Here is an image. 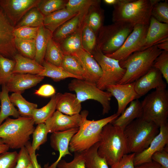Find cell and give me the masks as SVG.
<instances>
[{
	"instance_id": "cell-55",
	"label": "cell",
	"mask_w": 168,
	"mask_h": 168,
	"mask_svg": "<svg viewBox=\"0 0 168 168\" xmlns=\"http://www.w3.org/2000/svg\"><path fill=\"white\" fill-rule=\"evenodd\" d=\"M157 48L162 51H168V40L163 41L156 45Z\"/></svg>"
},
{
	"instance_id": "cell-4",
	"label": "cell",
	"mask_w": 168,
	"mask_h": 168,
	"mask_svg": "<svg viewBox=\"0 0 168 168\" xmlns=\"http://www.w3.org/2000/svg\"><path fill=\"white\" fill-rule=\"evenodd\" d=\"M35 124L32 117H8L0 125V138L10 148L21 149L29 142L35 128Z\"/></svg>"
},
{
	"instance_id": "cell-51",
	"label": "cell",
	"mask_w": 168,
	"mask_h": 168,
	"mask_svg": "<svg viewBox=\"0 0 168 168\" xmlns=\"http://www.w3.org/2000/svg\"><path fill=\"white\" fill-rule=\"evenodd\" d=\"M134 153L124 155L117 163L110 166V168H135L134 164Z\"/></svg>"
},
{
	"instance_id": "cell-43",
	"label": "cell",
	"mask_w": 168,
	"mask_h": 168,
	"mask_svg": "<svg viewBox=\"0 0 168 168\" xmlns=\"http://www.w3.org/2000/svg\"><path fill=\"white\" fill-rule=\"evenodd\" d=\"M48 133L44 123L38 124L32 133L31 147L33 150L36 152L39 149L40 145L46 142Z\"/></svg>"
},
{
	"instance_id": "cell-11",
	"label": "cell",
	"mask_w": 168,
	"mask_h": 168,
	"mask_svg": "<svg viewBox=\"0 0 168 168\" xmlns=\"http://www.w3.org/2000/svg\"><path fill=\"white\" fill-rule=\"evenodd\" d=\"M148 26L135 25L121 47L114 53L106 56L119 60L123 61L135 52L140 51L146 37Z\"/></svg>"
},
{
	"instance_id": "cell-15",
	"label": "cell",
	"mask_w": 168,
	"mask_h": 168,
	"mask_svg": "<svg viewBox=\"0 0 168 168\" xmlns=\"http://www.w3.org/2000/svg\"><path fill=\"white\" fill-rule=\"evenodd\" d=\"M168 144V124L160 127L158 134L153 138L149 146L142 152L135 154L134 164L136 166L152 161L151 157L156 152L164 149Z\"/></svg>"
},
{
	"instance_id": "cell-41",
	"label": "cell",
	"mask_w": 168,
	"mask_h": 168,
	"mask_svg": "<svg viewBox=\"0 0 168 168\" xmlns=\"http://www.w3.org/2000/svg\"><path fill=\"white\" fill-rule=\"evenodd\" d=\"M15 60L0 54V85H5L12 75L15 66Z\"/></svg>"
},
{
	"instance_id": "cell-8",
	"label": "cell",
	"mask_w": 168,
	"mask_h": 168,
	"mask_svg": "<svg viewBox=\"0 0 168 168\" xmlns=\"http://www.w3.org/2000/svg\"><path fill=\"white\" fill-rule=\"evenodd\" d=\"M142 118L154 123L159 128L167 123L168 118V90L156 89L148 94L141 102Z\"/></svg>"
},
{
	"instance_id": "cell-20",
	"label": "cell",
	"mask_w": 168,
	"mask_h": 168,
	"mask_svg": "<svg viewBox=\"0 0 168 168\" xmlns=\"http://www.w3.org/2000/svg\"><path fill=\"white\" fill-rule=\"evenodd\" d=\"M168 40V24L160 22L151 16L146 34L140 51Z\"/></svg>"
},
{
	"instance_id": "cell-47",
	"label": "cell",
	"mask_w": 168,
	"mask_h": 168,
	"mask_svg": "<svg viewBox=\"0 0 168 168\" xmlns=\"http://www.w3.org/2000/svg\"><path fill=\"white\" fill-rule=\"evenodd\" d=\"M39 27L23 26L14 28L13 35L15 38L23 40H35Z\"/></svg>"
},
{
	"instance_id": "cell-18",
	"label": "cell",
	"mask_w": 168,
	"mask_h": 168,
	"mask_svg": "<svg viewBox=\"0 0 168 168\" xmlns=\"http://www.w3.org/2000/svg\"><path fill=\"white\" fill-rule=\"evenodd\" d=\"M163 78L158 69L152 67L145 74L134 82V89L141 97L152 89L166 88V83Z\"/></svg>"
},
{
	"instance_id": "cell-42",
	"label": "cell",
	"mask_w": 168,
	"mask_h": 168,
	"mask_svg": "<svg viewBox=\"0 0 168 168\" xmlns=\"http://www.w3.org/2000/svg\"><path fill=\"white\" fill-rule=\"evenodd\" d=\"M100 2L99 0H69L65 8L71 12L86 13L91 6Z\"/></svg>"
},
{
	"instance_id": "cell-24",
	"label": "cell",
	"mask_w": 168,
	"mask_h": 168,
	"mask_svg": "<svg viewBox=\"0 0 168 168\" xmlns=\"http://www.w3.org/2000/svg\"><path fill=\"white\" fill-rule=\"evenodd\" d=\"M82 108L81 103L77 99L76 95L66 92L61 93L56 110L65 114L72 116L80 114Z\"/></svg>"
},
{
	"instance_id": "cell-16",
	"label": "cell",
	"mask_w": 168,
	"mask_h": 168,
	"mask_svg": "<svg viewBox=\"0 0 168 168\" xmlns=\"http://www.w3.org/2000/svg\"><path fill=\"white\" fill-rule=\"evenodd\" d=\"M78 129L79 128H76L52 133L50 137L51 146L54 150L58 152L59 155L55 161L50 165L45 164L44 168H56L57 164L63 157L67 155H72L69 150L70 142Z\"/></svg>"
},
{
	"instance_id": "cell-21",
	"label": "cell",
	"mask_w": 168,
	"mask_h": 168,
	"mask_svg": "<svg viewBox=\"0 0 168 168\" xmlns=\"http://www.w3.org/2000/svg\"><path fill=\"white\" fill-rule=\"evenodd\" d=\"M44 77L37 75L13 73L5 85L9 92L21 93L25 90L36 85Z\"/></svg>"
},
{
	"instance_id": "cell-22",
	"label": "cell",
	"mask_w": 168,
	"mask_h": 168,
	"mask_svg": "<svg viewBox=\"0 0 168 168\" xmlns=\"http://www.w3.org/2000/svg\"><path fill=\"white\" fill-rule=\"evenodd\" d=\"M86 14L78 13L59 26L53 33V40L59 43L81 28L84 23V17Z\"/></svg>"
},
{
	"instance_id": "cell-14",
	"label": "cell",
	"mask_w": 168,
	"mask_h": 168,
	"mask_svg": "<svg viewBox=\"0 0 168 168\" xmlns=\"http://www.w3.org/2000/svg\"><path fill=\"white\" fill-rule=\"evenodd\" d=\"M14 27L0 7V54L13 58L17 51L13 35Z\"/></svg>"
},
{
	"instance_id": "cell-38",
	"label": "cell",
	"mask_w": 168,
	"mask_h": 168,
	"mask_svg": "<svg viewBox=\"0 0 168 168\" xmlns=\"http://www.w3.org/2000/svg\"><path fill=\"white\" fill-rule=\"evenodd\" d=\"M81 36L83 49L91 54L96 47V35L87 24L84 23Z\"/></svg>"
},
{
	"instance_id": "cell-30",
	"label": "cell",
	"mask_w": 168,
	"mask_h": 168,
	"mask_svg": "<svg viewBox=\"0 0 168 168\" xmlns=\"http://www.w3.org/2000/svg\"><path fill=\"white\" fill-rule=\"evenodd\" d=\"M9 92L5 85H2V90L0 91L1 110L0 111V125L3 121L9 116L16 118L20 116L18 111L12 102L8 95Z\"/></svg>"
},
{
	"instance_id": "cell-31",
	"label": "cell",
	"mask_w": 168,
	"mask_h": 168,
	"mask_svg": "<svg viewBox=\"0 0 168 168\" xmlns=\"http://www.w3.org/2000/svg\"><path fill=\"white\" fill-rule=\"evenodd\" d=\"M99 142L82 152L86 168H109L105 160L99 156L97 151Z\"/></svg>"
},
{
	"instance_id": "cell-44",
	"label": "cell",
	"mask_w": 168,
	"mask_h": 168,
	"mask_svg": "<svg viewBox=\"0 0 168 168\" xmlns=\"http://www.w3.org/2000/svg\"><path fill=\"white\" fill-rule=\"evenodd\" d=\"M160 1L153 7L151 16L158 21L168 24V2L167 0Z\"/></svg>"
},
{
	"instance_id": "cell-58",
	"label": "cell",
	"mask_w": 168,
	"mask_h": 168,
	"mask_svg": "<svg viewBox=\"0 0 168 168\" xmlns=\"http://www.w3.org/2000/svg\"><path fill=\"white\" fill-rule=\"evenodd\" d=\"M26 168H34V167L32 162Z\"/></svg>"
},
{
	"instance_id": "cell-12",
	"label": "cell",
	"mask_w": 168,
	"mask_h": 168,
	"mask_svg": "<svg viewBox=\"0 0 168 168\" xmlns=\"http://www.w3.org/2000/svg\"><path fill=\"white\" fill-rule=\"evenodd\" d=\"M89 112L84 110L80 114L70 116L56 110L44 123L49 133L63 131L79 128L87 119Z\"/></svg>"
},
{
	"instance_id": "cell-50",
	"label": "cell",
	"mask_w": 168,
	"mask_h": 168,
	"mask_svg": "<svg viewBox=\"0 0 168 168\" xmlns=\"http://www.w3.org/2000/svg\"><path fill=\"white\" fill-rule=\"evenodd\" d=\"M30 156L25 147L20 149L18 153V157L15 168H26L31 163Z\"/></svg>"
},
{
	"instance_id": "cell-57",
	"label": "cell",
	"mask_w": 168,
	"mask_h": 168,
	"mask_svg": "<svg viewBox=\"0 0 168 168\" xmlns=\"http://www.w3.org/2000/svg\"><path fill=\"white\" fill-rule=\"evenodd\" d=\"M123 0H104L103 2L106 4L112 5L113 6L117 5L123 1Z\"/></svg>"
},
{
	"instance_id": "cell-46",
	"label": "cell",
	"mask_w": 168,
	"mask_h": 168,
	"mask_svg": "<svg viewBox=\"0 0 168 168\" xmlns=\"http://www.w3.org/2000/svg\"><path fill=\"white\" fill-rule=\"evenodd\" d=\"M74 153V156L72 161L68 162L62 159L57 164L56 168H86L82 153Z\"/></svg>"
},
{
	"instance_id": "cell-34",
	"label": "cell",
	"mask_w": 168,
	"mask_h": 168,
	"mask_svg": "<svg viewBox=\"0 0 168 168\" xmlns=\"http://www.w3.org/2000/svg\"><path fill=\"white\" fill-rule=\"evenodd\" d=\"M82 28V27L59 43L64 54H73L82 48L81 36Z\"/></svg>"
},
{
	"instance_id": "cell-35",
	"label": "cell",
	"mask_w": 168,
	"mask_h": 168,
	"mask_svg": "<svg viewBox=\"0 0 168 168\" xmlns=\"http://www.w3.org/2000/svg\"><path fill=\"white\" fill-rule=\"evenodd\" d=\"M9 97L13 105L18 108L20 116L32 117L33 110L37 108V104L27 101L19 93H13Z\"/></svg>"
},
{
	"instance_id": "cell-25",
	"label": "cell",
	"mask_w": 168,
	"mask_h": 168,
	"mask_svg": "<svg viewBox=\"0 0 168 168\" xmlns=\"http://www.w3.org/2000/svg\"><path fill=\"white\" fill-rule=\"evenodd\" d=\"M13 58L15 64L12 73L39 75L44 69L43 66L34 59L25 57L20 54H16Z\"/></svg>"
},
{
	"instance_id": "cell-52",
	"label": "cell",
	"mask_w": 168,
	"mask_h": 168,
	"mask_svg": "<svg viewBox=\"0 0 168 168\" xmlns=\"http://www.w3.org/2000/svg\"><path fill=\"white\" fill-rule=\"evenodd\" d=\"M55 93L56 90L54 87L49 84L42 85L35 92V94L37 96L45 97L52 96Z\"/></svg>"
},
{
	"instance_id": "cell-32",
	"label": "cell",
	"mask_w": 168,
	"mask_h": 168,
	"mask_svg": "<svg viewBox=\"0 0 168 168\" xmlns=\"http://www.w3.org/2000/svg\"><path fill=\"white\" fill-rule=\"evenodd\" d=\"M42 65L44 67V69L38 75L50 77L55 82L59 81L68 78L80 79L78 77L68 73L61 67L53 65L44 60Z\"/></svg>"
},
{
	"instance_id": "cell-10",
	"label": "cell",
	"mask_w": 168,
	"mask_h": 168,
	"mask_svg": "<svg viewBox=\"0 0 168 168\" xmlns=\"http://www.w3.org/2000/svg\"><path fill=\"white\" fill-rule=\"evenodd\" d=\"M91 55L102 71V76L96 84L97 87L104 91L108 86L118 84L126 71L120 66L119 61L106 56L97 47Z\"/></svg>"
},
{
	"instance_id": "cell-53",
	"label": "cell",
	"mask_w": 168,
	"mask_h": 168,
	"mask_svg": "<svg viewBox=\"0 0 168 168\" xmlns=\"http://www.w3.org/2000/svg\"><path fill=\"white\" fill-rule=\"evenodd\" d=\"M25 147L28 151L34 168H42L38 162L35 152L32 149L30 142H28L25 146Z\"/></svg>"
},
{
	"instance_id": "cell-13",
	"label": "cell",
	"mask_w": 168,
	"mask_h": 168,
	"mask_svg": "<svg viewBox=\"0 0 168 168\" xmlns=\"http://www.w3.org/2000/svg\"><path fill=\"white\" fill-rule=\"evenodd\" d=\"M39 0H0V7L15 26L31 8L36 7Z\"/></svg>"
},
{
	"instance_id": "cell-49",
	"label": "cell",
	"mask_w": 168,
	"mask_h": 168,
	"mask_svg": "<svg viewBox=\"0 0 168 168\" xmlns=\"http://www.w3.org/2000/svg\"><path fill=\"white\" fill-rule=\"evenodd\" d=\"M151 159L152 161L159 164L161 168H168V146L162 150L155 152Z\"/></svg>"
},
{
	"instance_id": "cell-2",
	"label": "cell",
	"mask_w": 168,
	"mask_h": 168,
	"mask_svg": "<svg viewBox=\"0 0 168 168\" xmlns=\"http://www.w3.org/2000/svg\"><path fill=\"white\" fill-rule=\"evenodd\" d=\"M160 1L123 0L121 3L113 6L112 21L126 22L134 26H149L152 8Z\"/></svg>"
},
{
	"instance_id": "cell-29",
	"label": "cell",
	"mask_w": 168,
	"mask_h": 168,
	"mask_svg": "<svg viewBox=\"0 0 168 168\" xmlns=\"http://www.w3.org/2000/svg\"><path fill=\"white\" fill-rule=\"evenodd\" d=\"M61 93L55 94L51 97L49 102L43 107L35 109L32 113V117L35 124L44 123L55 111L57 103Z\"/></svg>"
},
{
	"instance_id": "cell-54",
	"label": "cell",
	"mask_w": 168,
	"mask_h": 168,
	"mask_svg": "<svg viewBox=\"0 0 168 168\" xmlns=\"http://www.w3.org/2000/svg\"><path fill=\"white\" fill-rule=\"evenodd\" d=\"M135 168H161L160 165L156 162L152 161L145 163L135 166Z\"/></svg>"
},
{
	"instance_id": "cell-39",
	"label": "cell",
	"mask_w": 168,
	"mask_h": 168,
	"mask_svg": "<svg viewBox=\"0 0 168 168\" xmlns=\"http://www.w3.org/2000/svg\"><path fill=\"white\" fill-rule=\"evenodd\" d=\"M68 1L39 0L36 7L45 16L57 10L65 8Z\"/></svg>"
},
{
	"instance_id": "cell-37",
	"label": "cell",
	"mask_w": 168,
	"mask_h": 168,
	"mask_svg": "<svg viewBox=\"0 0 168 168\" xmlns=\"http://www.w3.org/2000/svg\"><path fill=\"white\" fill-rule=\"evenodd\" d=\"M60 67L68 73L80 79H83V68L79 59L75 55L64 54Z\"/></svg>"
},
{
	"instance_id": "cell-6",
	"label": "cell",
	"mask_w": 168,
	"mask_h": 168,
	"mask_svg": "<svg viewBox=\"0 0 168 168\" xmlns=\"http://www.w3.org/2000/svg\"><path fill=\"white\" fill-rule=\"evenodd\" d=\"M119 115L116 113L96 120H84L72 138L69 150L71 152H82L99 142L103 128Z\"/></svg>"
},
{
	"instance_id": "cell-7",
	"label": "cell",
	"mask_w": 168,
	"mask_h": 168,
	"mask_svg": "<svg viewBox=\"0 0 168 168\" xmlns=\"http://www.w3.org/2000/svg\"><path fill=\"white\" fill-rule=\"evenodd\" d=\"M134 26L123 22L103 26L96 35V47L105 55L114 53L123 45Z\"/></svg>"
},
{
	"instance_id": "cell-1",
	"label": "cell",
	"mask_w": 168,
	"mask_h": 168,
	"mask_svg": "<svg viewBox=\"0 0 168 168\" xmlns=\"http://www.w3.org/2000/svg\"><path fill=\"white\" fill-rule=\"evenodd\" d=\"M97 152L110 166L128 154L124 130L109 123L103 128Z\"/></svg>"
},
{
	"instance_id": "cell-33",
	"label": "cell",
	"mask_w": 168,
	"mask_h": 168,
	"mask_svg": "<svg viewBox=\"0 0 168 168\" xmlns=\"http://www.w3.org/2000/svg\"><path fill=\"white\" fill-rule=\"evenodd\" d=\"M64 55L59 44L53 40L52 36H50L48 40L44 60L53 65L60 66Z\"/></svg>"
},
{
	"instance_id": "cell-36",
	"label": "cell",
	"mask_w": 168,
	"mask_h": 168,
	"mask_svg": "<svg viewBox=\"0 0 168 168\" xmlns=\"http://www.w3.org/2000/svg\"><path fill=\"white\" fill-rule=\"evenodd\" d=\"M44 17L37 8L33 7L25 15L14 28L23 26L39 27L43 24Z\"/></svg>"
},
{
	"instance_id": "cell-23",
	"label": "cell",
	"mask_w": 168,
	"mask_h": 168,
	"mask_svg": "<svg viewBox=\"0 0 168 168\" xmlns=\"http://www.w3.org/2000/svg\"><path fill=\"white\" fill-rule=\"evenodd\" d=\"M143 111L141 102L138 99L131 101L120 116L110 123L113 125L123 130L135 119L142 117Z\"/></svg>"
},
{
	"instance_id": "cell-27",
	"label": "cell",
	"mask_w": 168,
	"mask_h": 168,
	"mask_svg": "<svg viewBox=\"0 0 168 168\" xmlns=\"http://www.w3.org/2000/svg\"><path fill=\"white\" fill-rule=\"evenodd\" d=\"M101 2L91 6L85 14L84 23L97 35L103 26L104 11L100 6Z\"/></svg>"
},
{
	"instance_id": "cell-26",
	"label": "cell",
	"mask_w": 168,
	"mask_h": 168,
	"mask_svg": "<svg viewBox=\"0 0 168 168\" xmlns=\"http://www.w3.org/2000/svg\"><path fill=\"white\" fill-rule=\"evenodd\" d=\"M78 13L63 8L44 16L43 25L52 33L64 23L75 16Z\"/></svg>"
},
{
	"instance_id": "cell-5",
	"label": "cell",
	"mask_w": 168,
	"mask_h": 168,
	"mask_svg": "<svg viewBox=\"0 0 168 168\" xmlns=\"http://www.w3.org/2000/svg\"><path fill=\"white\" fill-rule=\"evenodd\" d=\"M159 132V128L152 122L142 118L133 121L124 130L128 154L145 150Z\"/></svg>"
},
{
	"instance_id": "cell-28",
	"label": "cell",
	"mask_w": 168,
	"mask_h": 168,
	"mask_svg": "<svg viewBox=\"0 0 168 168\" xmlns=\"http://www.w3.org/2000/svg\"><path fill=\"white\" fill-rule=\"evenodd\" d=\"M52 33L43 24L39 27L35 39V54L34 60L42 65L44 60L48 40Z\"/></svg>"
},
{
	"instance_id": "cell-17",
	"label": "cell",
	"mask_w": 168,
	"mask_h": 168,
	"mask_svg": "<svg viewBox=\"0 0 168 168\" xmlns=\"http://www.w3.org/2000/svg\"><path fill=\"white\" fill-rule=\"evenodd\" d=\"M134 86V82L125 84H117L107 88V91L114 97L117 101L118 108L116 113L119 115L124 112L131 101L140 97L136 92Z\"/></svg>"
},
{
	"instance_id": "cell-56",
	"label": "cell",
	"mask_w": 168,
	"mask_h": 168,
	"mask_svg": "<svg viewBox=\"0 0 168 168\" xmlns=\"http://www.w3.org/2000/svg\"><path fill=\"white\" fill-rule=\"evenodd\" d=\"M9 148L8 146L5 144L2 139L0 138V154L7 152Z\"/></svg>"
},
{
	"instance_id": "cell-40",
	"label": "cell",
	"mask_w": 168,
	"mask_h": 168,
	"mask_svg": "<svg viewBox=\"0 0 168 168\" xmlns=\"http://www.w3.org/2000/svg\"><path fill=\"white\" fill-rule=\"evenodd\" d=\"M14 43L23 56L34 59L35 54V40H23L15 38Z\"/></svg>"
},
{
	"instance_id": "cell-9",
	"label": "cell",
	"mask_w": 168,
	"mask_h": 168,
	"mask_svg": "<svg viewBox=\"0 0 168 168\" xmlns=\"http://www.w3.org/2000/svg\"><path fill=\"white\" fill-rule=\"evenodd\" d=\"M68 88L76 93L77 98L81 103L88 100L100 103L102 107L103 115L108 113L110 110L111 95L99 89L96 84L84 79L74 78L69 83Z\"/></svg>"
},
{
	"instance_id": "cell-45",
	"label": "cell",
	"mask_w": 168,
	"mask_h": 168,
	"mask_svg": "<svg viewBox=\"0 0 168 168\" xmlns=\"http://www.w3.org/2000/svg\"><path fill=\"white\" fill-rule=\"evenodd\" d=\"M152 67L158 69L168 84V51H162L155 60Z\"/></svg>"
},
{
	"instance_id": "cell-48",
	"label": "cell",
	"mask_w": 168,
	"mask_h": 168,
	"mask_svg": "<svg viewBox=\"0 0 168 168\" xmlns=\"http://www.w3.org/2000/svg\"><path fill=\"white\" fill-rule=\"evenodd\" d=\"M18 157L16 151H7L0 154V168H15Z\"/></svg>"
},
{
	"instance_id": "cell-19",
	"label": "cell",
	"mask_w": 168,
	"mask_h": 168,
	"mask_svg": "<svg viewBox=\"0 0 168 168\" xmlns=\"http://www.w3.org/2000/svg\"><path fill=\"white\" fill-rule=\"evenodd\" d=\"M73 55L78 58L83 68V79L97 84L102 76V71L92 55L83 48L79 49Z\"/></svg>"
},
{
	"instance_id": "cell-3",
	"label": "cell",
	"mask_w": 168,
	"mask_h": 168,
	"mask_svg": "<svg viewBox=\"0 0 168 168\" xmlns=\"http://www.w3.org/2000/svg\"><path fill=\"white\" fill-rule=\"evenodd\" d=\"M162 51L155 45L135 52L125 60L119 61L120 66L126 71L118 84L132 83L144 75L152 67L155 60Z\"/></svg>"
}]
</instances>
